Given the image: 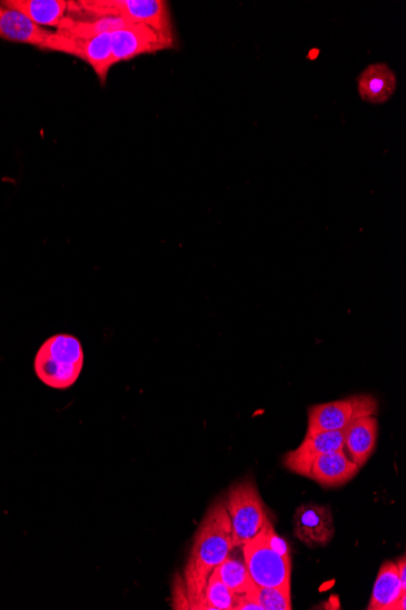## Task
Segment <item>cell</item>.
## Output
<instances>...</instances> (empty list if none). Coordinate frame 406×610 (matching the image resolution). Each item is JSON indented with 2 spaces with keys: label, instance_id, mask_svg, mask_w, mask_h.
Instances as JSON below:
<instances>
[{
  "label": "cell",
  "instance_id": "6da1fadb",
  "mask_svg": "<svg viewBox=\"0 0 406 610\" xmlns=\"http://www.w3.org/2000/svg\"><path fill=\"white\" fill-rule=\"evenodd\" d=\"M232 550L230 518L225 501H219L208 510L196 532L182 577L190 609L204 610L207 581Z\"/></svg>",
  "mask_w": 406,
  "mask_h": 610
},
{
  "label": "cell",
  "instance_id": "7a4b0ae2",
  "mask_svg": "<svg viewBox=\"0 0 406 610\" xmlns=\"http://www.w3.org/2000/svg\"><path fill=\"white\" fill-rule=\"evenodd\" d=\"M241 549L244 562L257 587L291 591L290 548L277 534L270 519L258 534L245 543Z\"/></svg>",
  "mask_w": 406,
  "mask_h": 610
},
{
  "label": "cell",
  "instance_id": "3957f363",
  "mask_svg": "<svg viewBox=\"0 0 406 610\" xmlns=\"http://www.w3.org/2000/svg\"><path fill=\"white\" fill-rule=\"evenodd\" d=\"M85 352L80 341L70 334H57L39 347L34 358L37 378L57 391H68L80 380Z\"/></svg>",
  "mask_w": 406,
  "mask_h": 610
},
{
  "label": "cell",
  "instance_id": "277c9868",
  "mask_svg": "<svg viewBox=\"0 0 406 610\" xmlns=\"http://www.w3.org/2000/svg\"><path fill=\"white\" fill-rule=\"evenodd\" d=\"M69 9L91 17H116L146 24L166 40L175 42V28L167 2L162 0H81Z\"/></svg>",
  "mask_w": 406,
  "mask_h": 610
},
{
  "label": "cell",
  "instance_id": "5b68a950",
  "mask_svg": "<svg viewBox=\"0 0 406 610\" xmlns=\"http://www.w3.org/2000/svg\"><path fill=\"white\" fill-rule=\"evenodd\" d=\"M231 523L234 549H241L269 521L264 500L254 480L234 485L225 501Z\"/></svg>",
  "mask_w": 406,
  "mask_h": 610
},
{
  "label": "cell",
  "instance_id": "8992f818",
  "mask_svg": "<svg viewBox=\"0 0 406 610\" xmlns=\"http://www.w3.org/2000/svg\"><path fill=\"white\" fill-rule=\"evenodd\" d=\"M378 412V402L372 395H355L310 406L307 434L345 430L351 422Z\"/></svg>",
  "mask_w": 406,
  "mask_h": 610
},
{
  "label": "cell",
  "instance_id": "52a82bcc",
  "mask_svg": "<svg viewBox=\"0 0 406 610\" xmlns=\"http://www.w3.org/2000/svg\"><path fill=\"white\" fill-rule=\"evenodd\" d=\"M111 46L112 61L116 65L143 55L174 49L176 43L166 40L146 24L128 22L125 28L111 33Z\"/></svg>",
  "mask_w": 406,
  "mask_h": 610
},
{
  "label": "cell",
  "instance_id": "ba28073f",
  "mask_svg": "<svg viewBox=\"0 0 406 610\" xmlns=\"http://www.w3.org/2000/svg\"><path fill=\"white\" fill-rule=\"evenodd\" d=\"M294 535L308 549L325 548L335 537L334 515L329 505L309 502L296 510Z\"/></svg>",
  "mask_w": 406,
  "mask_h": 610
},
{
  "label": "cell",
  "instance_id": "9c48e42d",
  "mask_svg": "<svg viewBox=\"0 0 406 610\" xmlns=\"http://www.w3.org/2000/svg\"><path fill=\"white\" fill-rule=\"evenodd\" d=\"M346 430L307 434L303 444L296 450L287 452L283 460L288 471L309 478L311 464L321 454L333 453L345 449Z\"/></svg>",
  "mask_w": 406,
  "mask_h": 610
},
{
  "label": "cell",
  "instance_id": "30bf717a",
  "mask_svg": "<svg viewBox=\"0 0 406 610\" xmlns=\"http://www.w3.org/2000/svg\"><path fill=\"white\" fill-rule=\"evenodd\" d=\"M51 32L34 24L22 12L0 2V38L47 50Z\"/></svg>",
  "mask_w": 406,
  "mask_h": 610
},
{
  "label": "cell",
  "instance_id": "8fae6325",
  "mask_svg": "<svg viewBox=\"0 0 406 610\" xmlns=\"http://www.w3.org/2000/svg\"><path fill=\"white\" fill-rule=\"evenodd\" d=\"M360 469L351 462L344 450L321 454L313 462L309 479L323 488H340L350 482Z\"/></svg>",
  "mask_w": 406,
  "mask_h": 610
},
{
  "label": "cell",
  "instance_id": "7c38bea8",
  "mask_svg": "<svg viewBox=\"0 0 406 610\" xmlns=\"http://www.w3.org/2000/svg\"><path fill=\"white\" fill-rule=\"evenodd\" d=\"M378 436V421L366 415L351 422L346 430L345 449L348 459L359 469L373 456Z\"/></svg>",
  "mask_w": 406,
  "mask_h": 610
},
{
  "label": "cell",
  "instance_id": "4fadbf2b",
  "mask_svg": "<svg viewBox=\"0 0 406 610\" xmlns=\"http://www.w3.org/2000/svg\"><path fill=\"white\" fill-rule=\"evenodd\" d=\"M358 94L370 104L387 102L397 90V76L387 63L369 65L358 77Z\"/></svg>",
  "mask_w": 406,
  "mask_h": 610
},
{
  "label": "cell",
  "instance_id": "5bb4252c",
  "mask_svg": "<svg viewBox=\"0 0 406 610\" xmlns=\"http://www.w3.org/2000/svg\"><path fill=\"white\" fill-rule=\"evenodd\" d=\"M71 41L73 56L88 62L102 85L107 82L109 71L113 67L111 33H102L86 40L71 38Z\"/></svg>",
  "mask_w": 406,
  "mask_h": 610
},
{
  "label": "cell",
  "instance_id": "9a60e30c",
  "mask_svg": "<svg viewBox=\"0 0 406 610\" xmlns=\"http://www.w3.org/2000/svg\"><path fill=\"white\" fill-rule=\"evenodd\" d=\"M2 3L22 12L39 28L42 26L59 28L69 10V2L65 0H4Z\"/></svg>",
  "mask_w": 406,
  "mask_h": 610
},
{
  "label": "cell",
  "instance_id": "2e32d148",
  "mask_svg": "<svg viewBox=\"0 0 406 610\" xmlns=\"http://www.w3.org/2000/svg\"><path fill=\"white\" fill-rule=\"evenodd\" d=\"M406 594L398 577L395 562H385L378 570L369 610H397L402 597Z\"/></svg>",
  "mask_w": 406,
  "mask_h": 610
},
{
  "label": "cell",
  "instance_id": "e0dca14e",
  "mask_svg": "<svg viewBox=\"0 0 406 610\" xmlns=\"http://www.w3.org/2000/svg\"><path fill=\"white\" fill-rule=\"evenodd\" d=\"M216 571L222 583H225L235 596L248 594L257 588L245 562L230 557V554L226 558L225 562H221L219 567L216 568Z\"/></svg>",
  "mask_w": 406,
  "mask_h": 610
},
{
  "label": "cell",
  "instance_id": "ac0fdd59",
  "mask_svg": "<svg viewBox=\"0 0 406 610\" xmlns=\"http://www.w3.org/2000/svg\"><path fill=\"white\" fill-rule=\"evenodd\" d=\"M235 594L219 579L216 569L207 581L204 610H232Z\"/></svg>",
  "mask_w": 406,
  "mask_h": 610
},
{
  "label": "cell",
  "instance_id": "d6986e66",
  "mask_svg": "<svg viewBox=\"0 0 406 610\" xmlns=\"http://www.w3.org/2000/svg\"><path fill=\"white\" fill-rule=\"evenodd\" d=\"M264 610H291V591L279 588H259L246 594Z\"/></svg>",
  "mask_w": 406,
  "mask_h": 610
},
{
  "label": "cell",
  "instance_id": "ffe728a7",
  "mask_svg": "<svg viewBox=\"0 0 406 610\" xmlns=\"http://www.w3.org/2000/svg\"><path fill=\"white\" fill-rule=\"evenodd\" d=\"M174 601L175 609H190L185 580L179 577H177L174 588Z\"/></svg>",
  "mask_w": 406,
  "mask_h": 610
},
{
  "label": "cell",
  "instance_id": "44dd1931",
  "mask_svg": "<svg viewBox=\"0 0 406 610\" xmlns=\"http://www.w3.org/2000/svg\"><path fill=\"white\" fill-rule=\"evenodd\" d=\"M398 577L402 582V587L404 590H406V560L405 555H402L399 560L396 562Z\"/></svg>",
  "mask_w": 406,
  "mask_h": 610
}]
</instances>
